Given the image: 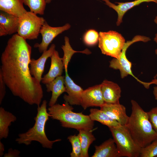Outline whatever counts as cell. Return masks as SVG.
Returning <instances> with one entry per match:
<instances>
[{
  "instance_id": "6da1fadb",
  "label": "cell",
  "mask_w": 157,
  "mask_h": 157,
  "mask_svg": "<svg viewBox=\"0 0 157 157\" xmlns=\"http://www.w3.org/2000/svg\"><path fill=\"white\" fill-rule=\"evenodd\" d=\"M31 46L17 33L8 41L1 56L0 72L6 86L15 96L40 106L43 97L40 82L31 74Z\"/></svg>"
},
{
  "instance_id": "7a4b0ae2",
  "label": "cell",
  "mask_w": 157,
  "mask_h": 157,
  "mask_svg": "<svg viewBox=\"0 0 157 157\" xmlns=\"http://www.w3.org/2000/svg\"><path fill=\"white\" fill-rule=\"evenodd\" d=\"M131 113L125 125L135 143L141 148L157 139L147 112L144 111L135 100H131Z\"/></svg>"
},
{
  "instance_id": "3957f363",
  "label": "cell",
  "mask_w": 157,
  "mask_h": 157,
  "mask_svg": "<svg viewBox=\"0 0 157 157\" xmlns=\"http://www.w3.org/2000/svg\"><path fill=\"white\" fill-rule=\"evenodd\" d=\"M47 107V101L44 100L41 106L38 107L37 113L34 118V125L26 132L18 135V138L15 140L17 143L28 145L33 141H36L39 142L43 148L51 149L54 143L61 140L58 139L50 140L46 135V124L50 117Z\"/></svg>"
},
{
  "instance_id": "277c9868",
  "label": "cell",
  "mask_w": 157,
  "mask_h": 157,
  "mask_svg": "<svg viewBox=\"0 0 157 157\" xmlns=\"http://www.w3.org/2000/svg\"><path fill=\"white\" fill-rule=\"evenodd\" d=\"M73 108L68 103L62 104H55L49 107L47 110L50 117L53 119L59 121L63 127L74 129L78 131L81 129L92 130L94 121L89 115L82 112L76 113Z\"/></svg>"
},
{
  "instance_id": "5b68a950",
  "label": "cell",
  "mask_w": 157,
  "mask_h": 157,
  "mask_svg": "<svg viewBox=\"0 0 157 157\" xmlns=\"http://www.w3.org/2000/svg\"><path fill=\"white\" fill-rule=\"evenodd\" d=\"M119 157H140L141 148L135 142L125 125L109 128Z\"/></svg>"
},
{
  "instance_id": "8992f818",
  "label": "cell",
  "mask_w": 157,
  "mask_h": 157,
  "mask_svg": "<svg viewBox=\"0 0 157 157\" xmlns=\"http://www.w3.org/2000/svg\"><path fill=\"white\" fill-rule=\"evenodd\" d=\"M150 40L147 37L137 35L135 36L131 40L125 42L122 49L119 59L113 58L110 62L109 67L115 69H118L120 72L121 77L124 78L129 75L133 76L138 81L142 84L144 87L149 89L151 85V82L149 83L142 81L133 75L131 70L132 63L127 58L126 52L128 48L132 44L136 42L142 41L147 42Z\"/></svg>"
},
{
  "instance_id": "52a82bcc",
  "label": "cell",
  "mask_w": 157,
  "mask_h": 157,
  "mask_svg": "<svg viewBox=\"0 0 157 157\" xmlns=\"http://www.w3.org/2000/svg\"><path fill=\"white\" fill-rule=\"evenodd\" d=\"M98 47L102 54L118 59L125 43L124 37L113 31L99 33Z\"/></svg>"
},
{
  "instance_id": "ba28073f",
  "label": "cell",
  "mask_w": 157,
  "mask_h": 157,
  "mask_svg": "<svg viewBox=\"0 0 157 157\" xmlns=\"http://www.w3.org/2000/svg\"><path fill=\"white\" fill-rule=\"evenodd\" d=\"M20 18L17 34L26 40L37 39L45 21L44 19L31 11H27Z\"/></svg>"
},
{
  "instance_id": "9c48e42d",
  "label": "cell",
  "mask_w": 157,
  "mask_h": 157,
  "mask_svg": "<svg viewBox=\"0 0 157 157\" xmlns=\"http://www.w3.org/2000/svg\"><path fill=\"white\" fill-rule=\"evenodd\" d=\"M69 24L67 23L61 26L53 27L49 26L45 20L40 29V33L42 36V40L40 43H36L33 47L38 48L40 53L47 50L49 44L58 35L69 29Z\"/></svg>"
},
{
  "instance_id": "30bf717a",
  "label": "cell",
  "mask_w": 157,
  "mask_h": 157,
  "mask_svg": "<svg viewBox=\"0 0 157 157\" xmlns=\"http://www.w3.org/2000/svg\"><path fill=\"white\" fill-rule=\"evenodd\" d=\"M105 103L101 84L89 87L82 92L81 105L84 110L90 107H100Z\"/></svg>"
},
{
  "instance_id": "8fae6325",
  "label": "cell",
  "mask_w": 157,
  "mask_h": 157,
  "mask_svg": "<svg viewBox=\"0 0 157 157\" xmlns=\"http://www.w3.org/2000/svg\"><path fill=\"white\" fill-rule=\"evenodd\" d=\"M64 84L66 92L63 99L65 102L71 105H81V94L83 90L76 84L68 74L67 71H65Z\"/></svg>"
},
{
  "instance_id": "7c38bea8",
  "label": "cell",
  "mask_w": 157,
  "mask_h": 157,
  "mask_svg": "<svg viewBox=\"0 0 157 157\" xmlns=\"http://www.w3.org/2000/svg\"><path fill=\"white\" fill-rule=\"evenodd\" d=\"M55 45L52 44L49 49L44 51L38 59H31L29 64L31 74L40 83L46 61L48 58L51 57L55 50Z\"/></svg>"
},
{
  "instance_id": "4fadbf2b",
  "label": "cell",
  "mask_w": 157,
  "mask_h": 157,
  "mask_svg": "<svg viewBox=\"0 0 157 157\" xmlns=\"http://www.w3.org/2000/svg\"><path fill=\"white\" fill-rule=\"evenodd\" d=\"M20 18L2 11L0 12V36L10 35L17 33Z\"/></svg>"
},
{
  "instance_id": "5bb4252c",
  "label": "cell",
  "mask_w": 157,
  "mask_h": 157,
  "mask_svg": "<svg viewBox=\"0 0 157 157\" xmlns=\"http://www.w3.org/2000/svg\"><path fill=\"white\" fill-rule=\"evenodd\" d=\"M100 108L109 117L121 125H126L127 124L129 117L126 114V108L124 105L119 103H105Z\"/></svg>"
},
{
  "instance_id": "9a60e30c",
  "label": "cell",
  "mask_w": 157,
  "mask_h": 157,
  "mask_svg": "<svg viewBox=\"0 0 157 157\" xmlns=\"http://www.w3.org/2000/svg\"><path fill=\"white\" fill-rule=\"evenodd\" d=\"M101 90L105 103L117 104L119 103L121 96V88L116 83L107 80L101 84Z\"/></svg>"
},
{
  "instance_id": "2e32d148",
  "label": "cell",
  "mask_w": 157,
  "mask_h": 157,
  "mask_svg": "<svg viewBox=\"0 0 157 157\" xmlns=\"http://www.w3.org/2000/svg\"><path fill=\"white\" fill-rule=\"evenodd\" d=\"M50 67L48 72L42 77L41 82L46 84L58 76L62 75L64 69L62 58L60 57L58 52L55 50L51 56Z\"/></svg>"
},
{
  "instance_id": "e0dca14e",
  "label": "cell",
  "mask_w": 157,
  "mask_h": 157,
  "mask_svg": "<svg viewBox=\"0 0 157 157\" xmlns=\"http://www.w3.org/2000/svg\"><path fill=\"white\" fill-rule=\"evenodd\" d=\"M151 2H154L157 4V0H135L126 2H116L118 4L117 5L111 3L108 0L105 2V3L117 13L118 17L116 25L119 26L122 22L123 17L127 11L142 3Z\"/></svg>"
},
{
  "instance_id": "ac0fdd59",
  "label": "cell",
  "mask_w": 157,
  "mask_h": 157,
  "mask_svg": "<svg viewBox=\"0 0 157 157\" xmlns=\"http://www.w3.org/2000/svg\"><path fill=\"white\" fill-rule=\"evenodd\" d=\"M64 78L65 76H59L51 82L45 84L47 92H52L48 104L49 107L55 104L58 97L63 92H66Z\"/></svg>"
},
{
  "instance_id": "d6986e66",
  "label": "cell",
  "mask_w": 157,
  "mask_h": 157,
  "mask_svg": "<svg viewBox=\"0 0 157 157\" xmlns=\"http://www.w3.org/2000/svg\"><path fill=\"white\" fill-rule=\"evenodd\" d=\"M23 0H0V10L22 17L27 11Z\"/></svg>"
},
{
  "instance_id": "ffe728a7",
  "label": "cell",
  "mask_w": 157,
  "mask_h": 157,
  "mask_svg": "<svg viewBox=\"0 0 157 157\" xmlns=\"http://www.w3.org/2000/svg\"><path fill=\"white\" fill-rule=\"evenodd\" d=\"M95 151L92 157H119L114 139L110 138L99 146H95Z\"/></svg>"
},
{
  "instance_id": "44dd1931",
  "label": "cell",
  "mask_w": 157,
  "mask_h": 157,
  "mask_svg": "<svg viewBox=\"0 0 157 157\" xmlns=\"http://www.w3.org/2000/svg\"><path fill=\"white\" fill-rule=\"evenodd\" d=\"M17 120L16 117L12 113L0 107V139L6 138L9 135V127L12 122Z\"/></svg>"
},
{
  "instance_id": "7402d4cb",
  "label": "cell",
  "mask_w": 157,
  "mask_h": 157,
  "mask_svg": "<svg viewBox=\"0 0 157 157\" xmlns=\"http://www.w3.org/2000/svg\"><path fill=\"white\" fill-rule=\"evenodd\" d=\"M90 111L89 116L92 121H98L107 126L109 128L115 127L121 125L100 109L91 108Z\"/></svg>"
},
{
  "instance_id": "603a6c76",
  "label": "cell",
  "mask_w": 157,
  "mask_h": 157,
  "mask_svg": "<svg viewBox=\"0 0 157 157\" xmlns=\"http://www.w3.org/2000/svg\"><path fill=\"white\" fill-rule=\"evenodd\" d=\"M79 137L81 147L80 157H88V150L90 144L96 139L92 133V130L81 129L78 131Z\"/></svg>"
},
{
  "instance_id": "cb8c5ba5",
  "label": "cell",
  "mask_w": 157,
  "mask_h": 157,
  "mask_svg": "<svg viewBox=\"0 0 157 157\" xmlns=\"http://www.w3.org/2000/svg\"><path fill=\"white\" fill-rule=\"evenodd\" d=\"M65 44L63 45L61 48L63 49L64 55L62 58V61L64 66L65 71H67L68 64L73 55L76 53H81L87 55L91 53V51L88 49H86L81 51H76L72 49L69 43V39L67 36L64 38Z\"/></svg>"
},
{
  "instance_id": "d4e9b609",
  "label": "cell",
  "mask_w": 157,
  "mask_h": 157,
  "mask_svg": "<svg viewBox=\"0 0 157 157\" xmlns=\"http://www.w3.org/2000/svg\"><path fill=\"white\" fill-rule=\"evenodd\" d=\"M24 4L28 6L30 11L36 14L43 15L45 9V0H23Z\"/></svg>"
},
{
  "instance_id": "484cf974",
  "label": "cell",
  "mask_w": 157,
  "mask_h": 157,
  "mask_svg": "<svg viewBox=\"0 0 157 157\" xmlns=\"http://www.w3.org/2000/svg\"><path fill=\"white\" fill-rule=\"evenodd\" d=\"M157 156V139L146 147L141 148L140 157H156Z\"/></svg>"
},
{
  "instance_id": "4316f807",
  "label": "cell",
  "mask_w": 157,
  "mask_h": 157,
  "mask_svg": "<svg viewBox=\"0 0 157 157\" xmlns=\"http://www.w3.org/2000/svg\"><path fill=\"white\" fill-rule=\"evenodd\" d=\"M67 139L72 145V151L70 153L71 157H80L81 152V147L78 135H75L68 136Z\"/></svg>"
},
{
  "instance_id": "83f0119b",
  "label": "cell",
  "mask_w": 157,
  "mask_h": 157,
  "mask_svg": "<svg viewBox=\"0 0 157 157\" xmlns=\"http://www.w3.org/2000/svg\"><path fill=\"white\" fill-rule=\"evenodd\" d=\"M99 37V34L97 31L94 29H89L84 34L83 41L87 45L94 46L98 42Z\"/></svg>"
},
{
  "instance_id": "f1b7e54d",
  "label": "cell",
  "mask_w": 157,
  "mask_h": 157,
  "mask_svg": "<svg viewBox=\"0 0 157 157\" xmlns=\"http://www.w3.org/2000/svg\"><path fill=\"white\" fill-rule=\"evenodd\" d=\"M147 113L153 128L157 133V106L151 108Z\"/></svg>"
},
{
  "instance_id": "f546056e",
  "label": "cell",
  "mask_w": 157,
  "mask_h": 157,
  "mask_svg": "<svg viewBox=\"0 0 157 157\" xmlns=\"http://www.w3.org/2000/svg\"><path fill=\"white\" fill-rule=\"evenodd\" d=\"M6 84L3 79L2 73L0 72V104H1L6 94Z\"/></svg>"
},
{
  "instance_id": "4dcf8cb0",
  "label": "cell",
  "mask_w": 157,
  "mask_h": 157,
  "mask_svg": "<svg viewBox=\"0 0 157 157\" xmlns=\"http://www.w3.org/2000/svg\"><path fill=\"white\" fill-rule=\"evenodd\" d=\"M20 152L16 149H13L11 148L8 149V152L4 154V157H19Z\"/></svg>"
},
{
  "instance_id": "1f68e13d",
  "label": "cell",
  "mask_w": 157,
  "mask_h": 157,
  "mask_svg": "<svg viewBox=\"0 0 157 157\" xmlns=\"http://www.w3.org/2000/svg\"><path fill=\"white\" fill-rule=\"evenodd\" d=\"M154 84L156 85L154 87L153 90V94L155 99L157 100V78H156L154 79Z\"/></svg>"
},
{
  "instance_id": "d6a6232c",
  "label": "cell",
  "mask_w": 157,
  "mask_h": 157,
  "mask_svg": "<svg viewBox=\"0 0 157 157\" xmlns=\"http://www.w3.org/2000/svg\"><path fill=\"white\" fill-rule=\"evenodd\" d=\"M5 148L4 144L0 141V157H2L4 155V152Z\"/></svg>"
},
{
  "instance_id": "836d02e7",
  "label": "cell",
  "mask_w": 157,
  "mask_h": 157,
  "mask_svg": "<svg viewBox=\"0 0 157 157\" xmlns=\"http://www.w3.org/2000/svg\"><path fill=\"white\" fill-rule=\"evenodd\" d=\"M154 22L157 24V16L155 17L154 19ZM154 40L157 44V33L155 34ZM155 53L156 55H157V48L155 50Z\"/></svg>"
},
{
  "instance_id": "e575fe53",
  "label": "cell",
  "mask_w": 157,
  "mask_h": 157,
  "mask_svg": "<svg viewBox=\"0 0 157 157\" xmlns=\"http://www.w3.org/2000/svg\"><path fill=\"white\" fill-rule=\"evenodd\" d=\"M47 3H50L52 0H45Z\"/></svg>"
},
{
  "instance_id": "d590c367",
  "label": "cell",
  "mask_w": 157,
  "mask_h": 157,
  "mask_svg": "<svg viewBox=\"0 0 157 157\" xmlns=\"http://www.w3.org/2000/svg\"><path fill=\"white\" fill-rule=\"evenodd\" d=\"M108 0H103V1H104L105 2H106V1H107Z\"/></svg>"
},
{
  "instance_id": "8d00e7d4",
  "label": "cell",
  "mask_w": 157,
  "mask_h": 157,
  "mask_svg": "<svg viewBox=\"0 0 157 157\" xmlns=\"http://www.w3.org/2000/svg\"><path fill=\"white\" fill-rule=\"evenodd\" d=\"M156 157H157V156H156Z\"/></svg>"
}]
</instances>
